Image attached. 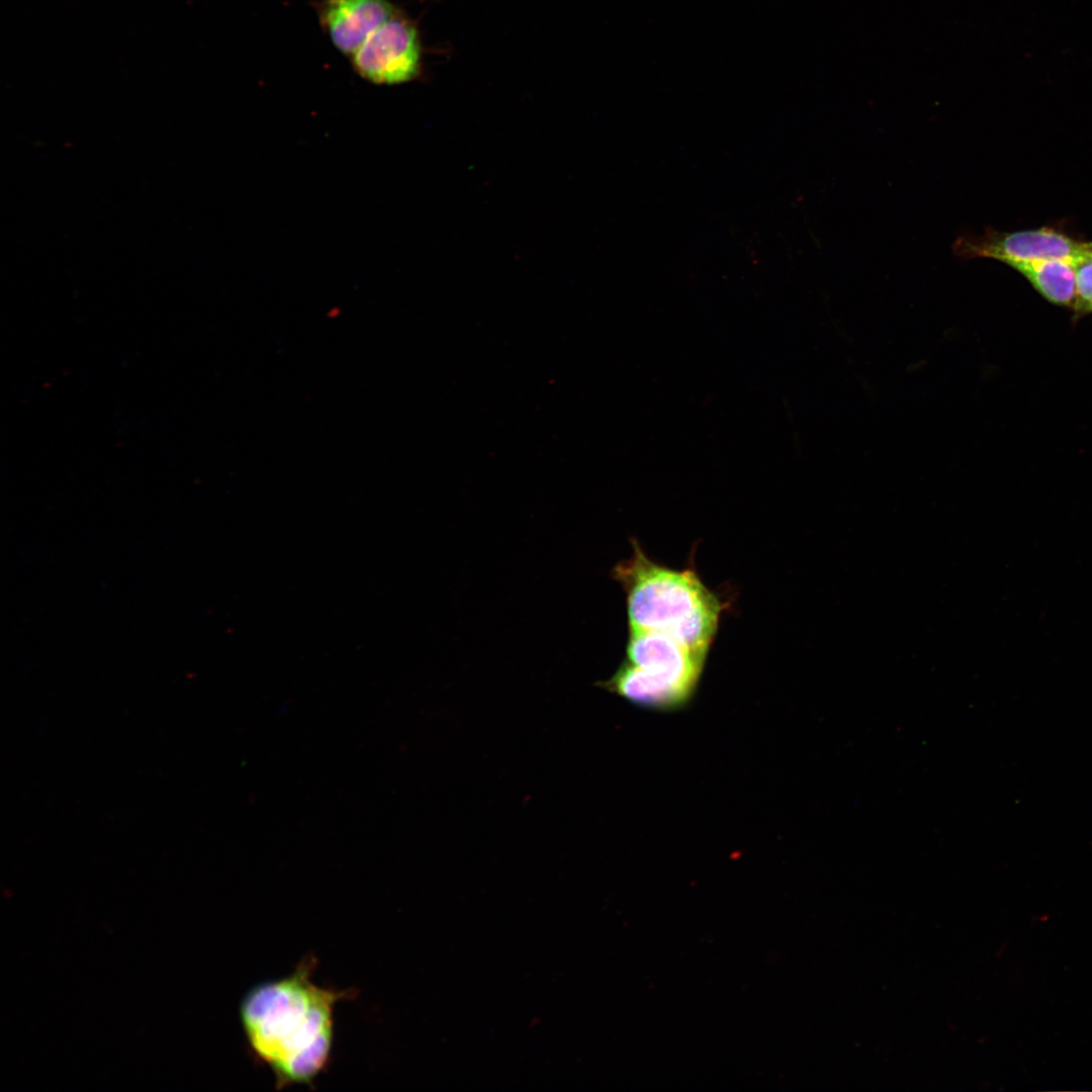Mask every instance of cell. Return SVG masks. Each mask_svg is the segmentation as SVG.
Here are the masks:
<instances>
[{
    "instance_id": "1",
    "label": "cell",
    "mask_w": 1092,
    "mask_h": 1092,
    "mask_svg": "<svg viewBox=\"0 0 1092 1092\" xmlns=\"http://www.w3.org/2000/svg\"><path fill=\"white\" fill-rule=\"evenodd\" d=\"M317 965L306 954L288 976L251 988L240 1005V1020L254 1060L266 1066L277 1090L312 1086L332 1059L335 1007L354 998V989L315 984Z\"/></svg>"
},
{
    "instance_id": "2",
    "label": "cell",
    "mask_w": 1092,
    "mask_h": 1092,
    "mask_svg": "<svg viewBox=\"0 0 1092 1092\" xmlns=\"http://www.w3.org/2000/svg\"><path fill=\"white\" fill-rule=\"evenodd\" d=\"M631 556L613 569L626 593L629 631L666 634L708 655L723 604L693 568L675 570L652 561L637 541Z\"/></svg>"
},
{
    "instance_id": "3",
    "label": "cell",
    "mask_w": 1092,
    "mask_h": 1092,
    "mask_svg": "<svg viewBox=\"0 0 1092 1092\" xmlns=\"http://www.w3.org/2000/svg\"><path fill=\"white\" fill-rule=\"evenodd\" d=\"M707 655L653 631H629L626 659L597 685L630 703L656 711L686 706L700 680Z\"/></svg>"
},
{
    "instance_id": "4",
    "label": "cell",
    "mask_w": 1092,
    "mask_h": 1092,
    "mask_svg": "<svg viewBox=\"0 0 1092 1092\" xmlns=\"http://www.w3.org/2000/svg\"><path fill=\"white\" fill-rule=\"evenodd\" d=\"M1086 243L1059 226H1041L1014 232H999L987 226L979 236L974 234L959 236L952 244V251L961 259H994L1010 267L1016 263L1044 259L1073 262Z\"/></svg>"
},
{
    "instance_id": "5",
    "label": "cell",
    "mask_w": 1092,
    "mask_h": 1092,
    "mask_svg": "<svg viewBox=\"0 0 1092 1092\" xmlns=\"http://www.w3.org/2000/svg\"><path fill=\"white\" fill-rule=\"evenodd\" d=\"M355 72L379 85L418 78L422 71V43L416 25L398 11L373 31L350 58Z\"/></svg>"
},
{
    "instance_id": "6",
    "label": "cell",
    "mask_w": 1092,
    "mask_h": 1092,
    "mask_svg": "<svg viewBox=\"0 0 1092 1092\" xmlns=\"http://www.w3.org/2000/svg\"><path fill=\"white\" fill-rule=\"evenodd\" d=\"M315 12L334 47L351 58L397 9L389 0H321Z\"/></svg>"
},
{
    "instance_id": "7",
    "label": "cell",
    "mask_w": 1092,
    "mask_h": 1092,
    "mask_svg": "<svg viewBox=\"0 0 1092 1092\" xmlns=\"http://www.w3.org/2000/svg\"><path fill=\"white\" fill-rule=\"evenodd\" d=\"M1010 267L1023 276L1046 301L1071 308L1075 294V271L1072 261L1044 259L1016 263Z\"/></svg>"
},
{
    "instance_id": "8",
    "label": "cell",
    "mask_w": 1092,
    "mask_h": 1092,
    "mask_svg": "<svg viewBox=\"0 0 1092 1092\" xmlns=\"http://www.w3.org/2000/svg\"><path fill=\"white\" fill-rule=\"evenodd\" d=\"M1072 263L1075 271V294L1071 309L1076 322L1092 313V242L1086 243Z\"/></svg>"
}]
</instances>
